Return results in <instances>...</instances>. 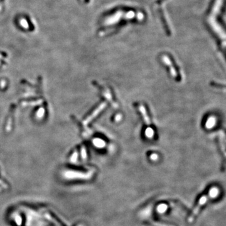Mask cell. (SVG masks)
Masks as SVG:
<instances>
[{"label": "cell", "mask_w": 226, "mask_h": 226, "mask_svg": "<svg viewBox=\"0 0 226 226\" xmlns=\"http://www.w3.org/2000/svg\"><path fill=\"white\" fill-rule=\"evenodd\" d=\"M219 193V190L217 187H212L211 189H210L209 192L208 193L207 195H203L201 198L199 199V201L198 202V203L197 205V206L195 207V209H193V212L190 214V217L188 218V222H192L193 221V220L195 218V217L197 215L200 209L205 204H206L208 200L211 198H215Z\"/></svg>", "instance_id": "obj_1"}, {"label": "cell", "mask_w": 226, "mask_h": 226, "mask_svg": "<svg viewBox=\"0 0 226 226\" xmlns=\"http://www.w3.org/2000/svg\"><path fill=\"white\" fill-rule=\"evenodd\" d=\"M140 111L142 113H143V116H144V118H145V121L146 122V123L147 124H149L150 123V121H149V119H148V116H147V114H146V113H145V108L143 107V106H141L140 108Z\"/></svg>", "instance_id": "obj_2"}, {"label": "cell", "mask_w": 226, "mask_h": 226, "mask_svg": "<svg viewBox=\"0 0 226 226\" xmlns=\"http://www.w3.org/2000/svg\"><path fill=\"white\" fill-rule=\"evenodd\" d=\"M145 134H146V135L147 136H148V137L151 138V137H152V136H153L154 132H153V129H152L148 128V129H146V131Z\"/></svg>", "instance_id": "obj_3"}, {"label": "cell", "mask_w": 226, "mask_h": 226, "mask_svg": "<svg viewBox=\"0 0 226 226\" xmlns=\"http://www.w3.org/2000/svg\"><path fill=\"white\" fill-rule=\"evenodd\" d=\"M94 143H95V145H96L97 146H102L104 145V142L102 140H96L95 141H94Z\"/></svg>", "instance_id": "obj_4"}, {"label": "cell", "mask_w": 226, "mask_h": 226, "mask_svg": "<svg viewBox=\"0 0 226 226\" xmlns=\"http://www.w3.org/2000/svg\"><path fill=\"white\" fill-rule=\"evenodd\" d=\"M157 156V155H153V156H151V158H152V159H154V160H155V159H156V158H157V156Z\"/></svg>", "instance_id": "obj_5"}]
</instances>
